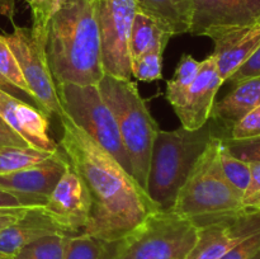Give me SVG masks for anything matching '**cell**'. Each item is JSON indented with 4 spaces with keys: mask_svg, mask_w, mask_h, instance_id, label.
<instances>
[{
    "mask_svg": "<svg viewBox=\"0 0 260 259\" xmlns=\"http://www.w3.org/2000/svg\"><path fill=\"white\" fill-rule=\"evenodd\" d=\"M58 118L62 126L58 146L83 179L91 201L90 221L81 234L116 243L159 208L134 175L84 130L65 113Z\"/></svg>",
    "mask_w": 260,
    "mask_h": 259,
    "instance_id": "cell-1",
    "label": "cell"
},
{
    "mask_svg": "<svg viewBox=\"0 0 260 259\" xmlns=\"http://www.w3.org/2000/svg\"><path fill=\"white\" fill-rule=\"evenodd\" d=\"M46 58L56 84L98 85L106 71L94 0H65L47 25Z\"/></svg>",
    "mask_w": 260,
    "mask_h": 259,
    "instance_id": "cell-2",
    "label": "cell"
},
{
    "mask_svg": "<svg viewBox=\"0 0 260 259\" xmlns=\"http://www.w3.org/2000/svg\"><path fill=\"white\" fill-rule=\"evenodd\" d=\"M213 136L211 121L198 130H159L152 146L146 188L159 210H172L180 188Z\"/></svg>",
    "mask_w": 260,
    "mask_h": 259,
    "instance_id": "cell-3",
    "label": "cell"
},
{
    "mask_svg": "<svg viewBox=\"0 0 260 259\" xmlns=\"http://www.w3.org/2000/svg\"><path fill=\"white\" fill-rule=\"evenodd\" d=\"M98 89L116 118L131 163L132 175L146 190L152 146L159 126L140 94L137 84L131 79L104 74Z\"/></svg>",
    "mask_w": 260,
    "mask_h": 259,
    "instance_id": "cell-4",
    "label": "cell"
},
{
    "mask_svg": "<svg viewBox=\"0 0 260 259\" xmlns=\"http://www.w3.org/2000/svg\"><path fill=\"white\" fill-rule=\"evenodd\" d=\"M221 137L213 136L201 155L172 210L190 218L198 229L243 211V193L226 179L218 160Z\"/></svg>",
    "mask_w": 260,
    "mask_h": 259,
    "instance_id": "cell-5",
    "label": "cell"
},
{
    "mask_svg": "<svg viewBox=\"0 0 260 259\" xmlns=\"http://www.w3.org/2000/svg\"><path fill=\"white\" fill-rule=\"evenodd\" d=\"M198 228L175 211L156 210L131 233L107 244L103 259H187L196 246Z\"/></svg>",
    "mask_w": 260,
    "mask_h": 259,
    "instance_id": "cell-6",
    "label": "cell"
},
{
    "mask_svg": "<svg viewBox=\"0 0 260 259\" xmlns=\"http://www.w3.org/2000/svg\"><path fill=\"white\" fill-rule=\"evenodd\" d=\"M56 90L63 113L132 174L131 163L116 118L98 85L58 83Z\"/></svg>",
    "mask_w": 260,
    "mask_h": 259,
    "instance_id": "cell-7",
    "label": "cell"
},
{
    "mask_svg": "<svg viewBox=\"0 0 260 259\" xmlns=\"http://www.w3.org/2000/svg\"><path fill=\"white\" fill-rule=\"evenodd\" d=\"M106 74L131 79L128 42L132 23L139 12L136 0H94Z\"/></svg>",
    "mask_w": 260,
    "mask_h": 259,
    "instance_id": "cell-8",
    "label": "cell"
},
{
    "mask_svg": "<svg viewBox=\"0 0 260 259\" xmlns=\"http://www.w3.org/2000/svg\"><path fill=\"white\" fill-rule=\"evenodd\" d=\"M3 36L17 58L35 103L47 116L55 114L60 117L63 111L58 101L56 83L48 68L45 46L33 37L30 29L15 24L12 33Z\"/></svg>",
    "mask_w": 260,
    "mask_h": 259,
    "instance_id": "cell-9",
    "label": "cell"
},
{
    "mask_svg": "<svg viewBox=\"0 0 260 259\" xmlns=\"http://www.w3.org/2000/svg\"><path fill=\"white\" fill-rule=\"evenodd\" d=\"M42 210L66 235H78L90 221L91 201L83 179L69 164Z\"/></svg>",
    "mask_w": 260,
    "mask_h": 259,
    "instance_id": "cell-10",
    "label": "cell"
},
{
    "mask_svg": "<svg viewBox=\"0 0 260 259\" xmlns=\"http://www.w3.org/2000/svg\"><path fill=\"white\" fill-rule=\"evenodd\" d=\"M258 231L260 208L246 207L198 229L197 243L187 259H220Z\"/></svg>",
    "mask_w": 260,
    "mask_h": 259,
    "instance_id": "cell-11",
    "label": "cell"
},
{
    "mask_svg": "<svg viewBox=\"0 0 260 259\" xmlns=\"http://www.w3.org/2000/svg\"><path fill=\"white\" fill-rule=\"evenodd\" d=\"M68 167V159L58 150L50 159L40 164L18 172L0 174V188L17 196L23 205L28 207L43 206Z\"/></svg>",
    "mask_w": 260,
    "mask_h": 259,
    "instance_id": "cell-12",
    "label": "cell"
},
{
    "mask_svg": "<svg viewBox=\"0 0 260 259\" xmlns=\"http://www.w3.org/2000/svg\"><path fill=\"white\" fill-rule=\"evenodd\" d=\"M260 18V0H192L189 33L206 36L211 30L254 24Z\"/></svg>",
    "mask_w": 260,
    "mask_h": 259,
    "instance_id": "cell-13",
    "label": "cell"
},
{
    "mask_svg": "<svg viewBox=\"0 0 260 259\" xmlns=\"http://www.w3.org/2000/svg\"><path fill=\"white\" fill-rule=\"evenodd\" d=\"M0 117L29 146L48 152H57L60 146L50 136V121L42 109L0 89Z\"/></svg>",
    "mask_w": 260,
    "mask_h": 259,
    "instance_id": "cell-14",
    "label": "cell"
},
{
    "mask_svg": "<svg viewBox=\"0 0 260 259\" xmlns=\"http://www.w3.org/2000/svg\"><path fill=\"white\" fill-rule=\"evenodd\" d=\"M222 84L215 58L210 55L201 61L200 71L185 95L184 103L175 109L182 127L198 130L210 121L216 95Z\"/></svg>",
    "mask_w": 260,
    "mask_h": 259,
    "instance_id": "cell-15",
    "label": "cell"
},
{
    "mask_svg": "<svg viewBox=\"0 0 260 259\" xmlns=\"http://www.w3.org/2000/svg\"><path fill=\"white\" fill-rule=\"evenodd\" d=\"M215 43L212 56L223 83L239 70L260 46V28L255 24L208 32Z\"/></svg>",
    "mask_w": 260,
    "mask_h": 259,
    "instance_id": "cell-16",
    "label": "cell"
},
{
    "mask_svg": "<svg viewBox=\"0 0 260 259\" xmlns=\"http://www.w3.org/2000/svg\"><path fill=\"white\" fill-rule=\"evenodd\" d=\"M57 233L65 234L43 212L42 206L29 207L17 221L0 230V258L12 259L32 241Z\"/></svg>",
    "mask_w": 260,
    "mask_h": 259,
    "instance_id": "cell-17",
    "label": "cell"
},
{
    "mask_svg": "<svg viewBox=\"0 0 260 259\" xmlns=\"http://www.w3.org/2000/svg\"><path fill=\"white\" fill-rule=\"evenodd\" d=\"M223 99L213 104L210 119L231 130L249 112L260 106V76L234 85Z\"/></svg>",
    "mask_w": 260,
    "mask_h": 259,
    "instance_id": "cell-18",
    "label": "cell"
},
{
    "mask_svg": "<svg viewBox=\"0 0 260 259\" xmlns=\"http://www.w3.org/2000/svg\"><path fill=\"white\" fill-rule=\"evenodd\" d=\"M139 12L154 18L173 36L189 33L192 0H136Z\"/></svg>",
    "mask_w": 260,
    "mask_h": 259,
    "instance_id": "cell-19",
    "label": "cell"
},
{
    "mask_svg": "<svg viewBox=\"0 0 260 259\" xmlns=\"http://www.w3.org/2000/svg\"><path fill=\"white\" fill-rule=\"evenodd\" d=\"M172 37V33L168 32L157 20L145 13L137 12L132 23L128 42L131 61L149 51H160L164 53L165 47Z\"/></svg>",
    "mask_w": 260,
    "mask_h": 259,
    "instance_id": "cell-20",
    "label": "cell"
},
{
    "mask_svg": "<svg viewBox=\"0 0 260 259\" xmlns=\"http://www.w3.org/2000/svg\"><path fill=\"white\" fill-rule=\"evenodd\" d=\"M200 61L196 60L192 55H182V58L175 69L174 76L167 83V99L174 111L184 103L185 95L200 71Z\"/></svg>",
    "mask_w": 260,
    "mask_h": 259,
    "instance_id": "cell-21",
    "label": "cell"
},
{
    "mask_svg": "<svg viewBox=\"0 0 260 259\" xmlns=\"http://www.w3.org/2000/svg\"><path fill=\"white\" fill-rule=\"evenodd\" d=\"M52 155V152L35 149L32 146L3 147L0 149V174L27 169L50 159Z\"/></svg>",
    "mask_w": 260,
    "mask_h": 259,
    "instance_id": "cell-22",
    "label": "cell"
},
{
    "mask_svg": "<svg viewBox=\"0 0 260 259\" xmlns=\"http://www.w3.org/2000/svg\"><path fill=\"white\" fill-rule=\"evenodd\" d=\"M70 235L50 234L25 245L12 259H63Z\"/></svg>",
    "mask_w": 260,
    "mask_h": 259,
    "instance_id": "cell-23",
    "label": "cell"
},
{
    "mask_svg": "<svg viewBox=\"0 0 260 259\" xmlns=\"http://www.w3.org/2000/svg\"><path fill=\"white\" fill-rule=\"evenodd\" d=\"M218 160H220L221 168H222L226 179L230 182V184L235 189L243 193L244 196V192L246 190L249 182H250V164L234 156L229 151L228 146L223 141V137H221L220 144H218Z\"/></svg>",
    "mask_w": 260,
    "mask_h": 259,
    "instance_id": "cell-24",
    "label": "cell"
},
{
    "mask_svg": "<svg viewBox=\"0 0 260 259\" xmlns=\"http://www.w3.org/2000/svg\"><path fill=\"white\" fill-rule=\"evenodd\" d=\"M32 12V28L30 33L33 37L46 47L47 38V25L53 13L62 5L65 0H25Z\"/></svg>",
    "mask_w": 260,
    "mask_h": 259,
    "instance_id": "cell-25",
    "label": "cell"
},
{
    "mask_svg": "<svg viewBox=\"0 0 260 259\" xmlns=\"http://www.w3.org/2000/svg\"><path fill=\"white\" fill-rule=\"evenodd\" d=\"M107 244L86 234L69 236L63 259H101Z\"/></svg>",
    "mask_w": 260,
    "mask_h": 259,
    "instance_id": "cell-26",
    "label": "cell"
},
{
    "mask_svg": "<svg viewBox=\"0 0 260 259\" xmlns=\"http://www.w3.org/2000/svg\"><path fill=\"white\" fill-rule=\"evenodd\" d=\"M0 76H3L5 80L9 81L17 89H19L28 98L33 99L30 95L29 88L24 80V76H23L19 65H18L17 58L8 46L3 35H0Z\"/></svg>",
    "mask_w": 260,
    "mask_h": 259,
    "instance_id": "cell-27",
    "label": "cell"
},
{
    "mask_svg": "<svg viewBox=\"0 0 260 259\" xmlns=\"http://www.w3.org/2000/svg\"><path fill=\"white\" fill-rule=\"evenodd\" d=\"M132 76L141 81H155L162 79V52L149 51L131 61Z\"/></svg>",
    "mask_w": 260,
    "mask_h": 259,
    "instance_id": "cell-28",
    "label": "cell"
},
{
    "mask_svg": "<svg viewBox=\"0 0 260 259\" xmlns=\"http://www.w3.org/2000/svg\"><path fill=\"white\" fill-rule=\"evenodd\" d=\"M260 137V106L249 112L230 130L231 140H248Z\"/></svg>",
    "mask_w": 260,
    "mask_h": 259,
    "instance_id": "cell-29",
    "label": "cell"
},
{
    "mask_svg": "<svg viewBox=\"0 0 260 259\" xmlns=\"http://www.w3.org/2000/svg\"><path fill=\"white\" fill-rule=\"evenodd\" d=\"M223 141L234 156L248 163L260 161V137L248 140H231L223 137Z\"/></svg>",
    "mask_w": 260,
    "mask_h": 259,
    "instance_id": "cell-30",
    "label": "cell"
},
{
    "mask_svg": "<svg viewBox=\"0 0 260 259\" xmlns=\"http://www.w3.org/2000/svg\"><path fill=\"white\" fill-rule=\"evenodd\" d=\"M250 164V182L244 192V207L260 208V161L249 163Z\"/></svg>",
    "mask_w": 260,
    "mask_h": 259,
    "instance_id": "cell-31",
    "label": "cell"
},
{
    "mask_svg": "<svg viewBox=\"0 0 260 259\" xmlns=\"http://www.w3.org/2000/svg\"><path fill=\"white\" fill-rule=\"evenodd\" d=\"M260 76V46L256 48L255 52L248 58L245 63L239 68V70L235 74L229 78V83H231L233 85L241 83L244 80H248V79L253 78H259Z\"/></svg>",
    "mask_w": 260,
    "mask_h": 259,
    "instance_id": "cell-32",
    "label": "cell"
},
{
    "mask_svg": "<svg viewBox=\"0 0 260 259\" xmlns=\"http://www.w3.org/2000/svg\"><path fill=\"white\" fill-rule=\"evenodd\" d=\"M260 248V231L255 233L254 235L249 236L248 239L236 245L235 248L231 249L229 253L221 256L220 259H251L256 250Z\"/></svg>",
    "mask_w": 260,
    "mask_h": 259,
    "instance_id": "cell-33",
    "label": "cell"
},
{
    "mask_svg": "<svg viewBox=\"0 0 260 259\" xmlns=\"http://www.w3.org/2000/svg\"><path fill=\"white\" fill-rule=\"evenodd\" d=\"M29 145L0 117V149L3 147H27Z\"/></svg>",
    "mask_w": 260,
    "mask_h": 259,
    "instance_id": "cell-34",
    "label": "cell"
},
{
    "mask_svg": "<svg viewBox=\"0 0 260 259\" xmlns=\"http://www.w3.org/2000/svg\"><path fill=\"white\" fill-rule=\"evenodd\" d=\"M28 207L22 203V201L17 196L12 195L8 190H4L0 188V208H20Z\"/></svg>",
    "mask_w": 260,
    "mask_h": 259,
    "instance_id": "cell-35",
    "label": "cell"
},
{
    "mask_svg": "<svg viewBox=\"0 0 260 259\" xmlns=\"http://www.w3.org/2000/svg\"><path fill=\"white\" fill-rule=\"evenodd\" d=\"M33 207V206H32ZM29 208V207H28ZM27 208V210H28ZM25 210V211H27ZM25 211H22V212H15V213H5V215H0V230H3L4 228H7L8 225L13 223L14 221H17Z\"/></svg>",
    "mask_w": 260,
    "mask_h": 259,
    "instance_id": "cell-36",
    "label": "cell"
},
{
    "mask_svg": "<svg viewBox=\"0 0 260 259\" xmlns=\"http://www.w3.org/2000/svg\"><path fill=\"white\" fill-rule=\"evenodd\" d=\"M0 89H2V90H4V91H7V93L12 94V95L18 96V98H20L19 94H23V95H25V94L22 93V91H20L19 89H17L14 85H12V84H10L9 81L5 80V79L3 78V76H0ZM25 96H27V95H25ZM27 98H28V96H27ZM20 99H22V98H20Z\"/></svg>",
    "mask_w": 260,
    "mask_h": 259,
    "instance_id": "cell-37",
    "label": "cell"
},
{
    "mask_svg": "<svg viewBox=\"0 0 260 259\" xmlns=\"http://www.w3.org/2000/svg\"><path fill=\"white\" fill-rule=\"evenodd\" d=\"M28 207H20V208H0V215H5V213H15L25 211Z\"/></svg>",
    "mask_w": 260,
    "mask_h": 259,
    "instance_id": "cell-38",
    "label": "cell"
},
{
    "mask_svg": "<svg viewBox=\"0 0 260 259\" xmlns=\"http://www.w3.org/2000/svg\"><path fill=\"white\" fill-rule=\"evenodd\" d=\"M251 259H260V248L258 249V250H256V253L254 254L253 258H251Z\"/></svg>",
    "mask_w": 260,
    "mask_h": 259,
    "instance_id": "cell-39",
    "label": "cell"
},
{
    "mask_svg": "<svg viewBox=\"0 0 260 259\" xmlns=\"http://www.w3.org/2000/svg\"><path fill=\"white\" fill-rule=\"evenodd\" d=\"M254 24H255V25H256V27H258V28H260V18H259V19H258V20H256V22H255V23H254Z\"/></svg>",
    "mask_w": 260,
    "mask_h": 259,
    "instance_id": "cell-40",
    "label": "cell"
},
{
    "mask_svg": "<svg viewBox=\"0 0 260 259\" xmlns=\"http://www.w3.org/2000/svg\"><path fill=\"white\" fill-rule=\"evenodd\" d=\"M101 259H103V258H101Z\"/></svg>",
    "mask_w": 260,
    "mask_h": 259,
    "instance_id": "cell-41",
    "label": "cell"
},
{
    "mask_svg": "<svg viewBox=\"0 0 260 259\" xmlns=\"http://www.w3.org/2000/svg\"><path fill=\"white\" fill-rule=\"evenodd\" d=\"M0 259H3V258H0Z\"/></svg>",
    "mask_w": 260,
    "mask_h": 259,
    "instance_id": "cell-42",
    "label": "cell"
}]
</instances>
